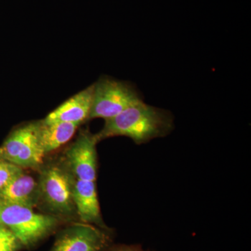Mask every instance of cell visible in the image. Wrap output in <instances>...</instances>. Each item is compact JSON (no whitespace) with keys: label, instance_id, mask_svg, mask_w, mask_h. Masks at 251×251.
<instances>
[{"label":"cell","instance_id":"8","mask_svg":"<svg viewBox=\"0 0 251 251\" xmlns=\"http://www.w3.org/2000/svg\"><path fill=\"white\" fill-rule=\"evenodd\" d=\"M74 201L81 222L109 230L100 213L96 181L75 179Z\"/></svg>","mask_w":251,"mask_h":251},{"label":"cell","instance_id":"7","mask_svg":"<svg viewBox=\"0 0 251 251\" xmlns=\"http://www.w3.org/2000/svg\"><path fill=\"white\" fill-rule=\"evenodd\" d=\"M95 134L82 130L69 147L63 159L75 179L96 181L97 178V145Z\"/></svg>","mask_w":251,"mask_h":251},{"label":"cell","instance_id":"14","mask_svg":"<svg viewBox=\"0 0 251 251\" xmlns=\"http://www.w3.org/2000/svg\"><path fill=\"white\" fill-rule=\"evenodd\" d=\"M105 251H144L139 246L119 245L108 248Z\"/></svg>","mask_w":251,"mask_h":251},{"label":"cell","instance_id":"6","mask_svg":"<svg viewBox=\"0 0 251 251\" xmlns=\"http://www.w3.org/2000/svg\"><path fill=\"white\" fill-rule=\"evenodd\" d=\"M108 231L92 224L74 223L59 232L50 251H105L111 242Z\"/></svg>","mask_w":251,"mask_h":251},{"label":"cell","instance_id":"1","mask_svg":"<svg viewBox=\"0 0 251 251\" xmlns=\"http://www.w3.org/2000/svg\"><path fill=\"white\" fill-rule=\"evenodd\" d=\"M99 142L116 136L130 138L137 145L170 134L174 128L171 112L145 103L143 100L125 109L117 116L105 120Z\"/></svg>","mask_w":251,"mask_h":251},{"label":"cell","instance_id":"12","mask_svg":"<svg viewBox=\"0 0 251 251\" xmlns=\"http://www.w3.org/2000/svg\"><path fill=\"white\" fill-rule=\"evenodd\" d=\"M21 247L22 245L15 234L0 224V251H17Z\"/></svg>","mask_w":251,"mask_h":251},{"label":"cell","instance_id":"9","mask_svg":"<svg viewBox=\"0 0 251 251\" xmlns=\"http://www.w3.org/2000/svg\"><path fill=\"white\" fill-rule=\"evenodd\" d=\"M94 85L73 96L42 120L44 123L69 122L81 124L90 120Z\"/></svg>","mask_w":251,"mask_h":251},{"label":"cell","instance_id":"10","mask_svg":"<svg viewBox=\"0 0 251 251\" xmlns=\"http://www.w3.org/2000/svg\"><path fill=\"white\" fill-rule=\"evenodd\" d=\"M0 201L27 206L33 209L39 202V183L23 171L0 191Z\"/></svg>","mask_w":251,"mask_h":251},{"label":"cell","instance_id":"2","mask_svg":"<svg viewBox=\"0 0 251 251\" xmlns=\"http://www.w3.org/2000/svg\"><path fill=\"white\" fill-rule=\"evenodd\" d=\"M39 171V204H42L49 214L59 219H69L77 215L74 201L76 179L64 160L44 163Z\"/></svg>","mask_w":251,"mask_h":251},{"label":"cell","instance_id":"11","mask_svg":"<svg viewBox=\"0 0 251 251\" xmlns=\"http://www.w3.org/2000/svg\"><path fill=\"white\" fill-rule=\"evenodd\" d=\"M79 126V124L69 122L46 124L41 121V143L45 156L72 139Z\"/></svg>","mask_w":251,"mask_h":251},{"label":"cell","instance_id":"5","mask_svg":"<svg viewBox=\"0 0 251 251\" xmlns=\"http://www.w3.org/2000/svg\"><path fill=\"white\" fill-rule=\"evenodd\" d=\"M142 100L143 97L133 84L109 77H100L94 84L90 120H109Z\"/></svg>","mask_w":251,"mask_h":251},{"label":"cell","instance_id":"13","mask_svg":"<svg viewBox=\"0 0 251 251\" xmlns=\"http://www.w3.org/2000/svg\"><path fill=\"white\" fill-rule=\"evenodd\" d=\"M23 171L22 168L0 158V191L13 178Z\"/></svg>","mask_w":251,"mask_h":251},{"label":"cell","instance_id":"4","mask_svg":"<svg viewBox=\"0 0 251 251\" xmlns=\"http://www.w3.org/2000/svg\"><path fill=\"white\" fill-rule=\"evenodd\" d=\"M41 121L14 128L0 147V158L24 170H39L45 156L40 138Z\"/></svg>","mask_w":251,"mask_h":251},{"label":"cell","instance_id":"3","mask_svg":"<svg viewBox=\"0 0 251 251\" xmlns=\"http://www.w3.org/2000/svg\"><path fill=\"white\" fill-rule=\"evenodd\" d=\"M60 219L32 208L0 201V224L15 234L23 247H34L57 228Z\"/></svg>","mask_w":251,"mask_h":251}]
</instances>
